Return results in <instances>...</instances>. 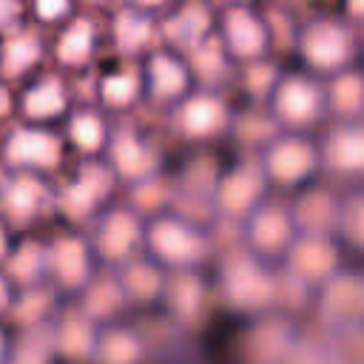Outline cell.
I'll return each instance as SVG.
<instances>
[{"mask_svg":"<svg viewBox=\"0 0 364 364\" xmlns=\"http://www.w3.org/2000/svg\"><path fill=\"white\" fill-rule=\"evenodd\" d=\"M299 236L290 205L282 199H262L245 219H242V239L245 250L262 262L282 259L293 239Z\"/></svg>","mask_w":364,"mask_h":364,"instance_id":"8","label":"cell"},{"mask_svg":"<svg viewBox=\"0 0 364 364\" xmlns=\"http://www.w3.org/2000/svg\"><path fill=\"white\" fill-rule=\"evenodd\" d=\"M54 193L46 185V176L37 173H11L0 185V219L11 225H31L51 205Z\"/></svg>","mask_w":364,"mask_h":364,"instance_id":"21","label":"cell"},{"mask_svg":"<svg viewBox=\"0 0 364 364\" xmlns=\"http://www.w3.org/2000/svg\"><path fill=\"white\" fill-rule=\"evenodd\" d=\"M213 40L228 63L256 65L273 48V28L250 0H233L216 6Z\"/></svg>","mask_w":364,"mask_h":364,"instance_id":"3","label":"cell"},{"mask_svg":"<svg viewBox=\"0 0 364 364\" xmlns=\"http://www.w3.org/2000/svg\"><path fill=\"white\" fill-rule=\"evenodd\" d=\"M65 142L60 134L43 125L20 122L6 136H0V162L11 173H37L46 176L63 165Z\"/></svg>","mask_w":364,"mask_h":364,"instance_id":"7","label":"cell"},{"mask_svg":"<svg viewBox=\"0 0 364 364\" xmlns=\"http://www.w3.org/2000/svg\"><path fill=\"white\" fill-rule=\"evenodd\" d=\"M282 259H284V276L299 282L304 290H316L324 279H330L341 267L338 242L333 236H318V233H299Z\"/></svg>","mask_w":364,"mask_h":364,"instance_id":"15","label":"cell"},{"mask_svg":"<svg viewBox=\"0 0 364 364\" xmlns=\"http://www.w3.org/2000/svg\"><path fill=\"white\" fill-rule=\"evenodd\" d=\"M142 247L145 256L154 259L168 273L196 270L210 253V242L202 225L176 210L154 213L142 225Z\"/></svg>","mask_w":364,"mask_h":364,"instance_id":"2","label":"cell"},{"mask_svg":"<svg viewBox=\"0 0 364 364\" xmlns=\"http://www.w3.org/2000/svg\"><path fill=\"white\" fill-rule=\"evenodd\" d=\"M11 108H14V97H11V91L6 88V82H0V117H6Z\"/></svg>","mask_w":364,"mask_h":364,"instance_id":"47","label":"cell"},{"mask_svg":"<svg viewBox=\"0 0 364 364\" xmlns=\"http://www.w3.org/2000/svg\"><path fill=\"white\" fill-rule=\"evenodd\" d=\"M14 111L26 125H54L71 111L68 85L57 74H31L14 97Z\"/></svg>","mask_w":364,"mask_h":364,"instance_id":"19","label":"cell"},{"mask_svg":"<svg viewBox=\"0 0 364 364\" xmlns=\"http://www.w3.org/2000/svg\"><path fill=\"white\" fill-rule=\"evenodd\" d=\"M338 196H333L324 188H310L304 191L293 205V222L299 233H318V236H333L336 216H338Z\"/></svg>","mask_w":364,"mask_h":364,"instance_id":"28","label":"cell"},{"mask_svg":"<svg viewBox=\"0 0 364 364\" xmlns=\"http://www.w3.org/2000/svg\"><path fill=\"white\" fill-rule=\"evenodd\" d=\"M276 273L247 250H236L222 264V296L242 313H264L276 304Z\"/></svg>","mask_w":364,"mask_h":364,"instance_id":"6","label":"cell"},{"mask_svg":"<svg viewBox=\"0 0 364 364\" xmlns=\"http://www.w3.org/2000/svg\"><path fill=\"white\" fill-rule=\"evenodd\" d=\"M94 276L91 242L80 233H63L46 245V282L57 290L80 293Z\"/></svg>","mask_w":364,"mask_h":364,"instance_id":"16","label":"cell"},{"mask_svg":"<svg viewBox=\"0 0 364 364\" xmlns=\"http://www.w3.org/2000/svg\"><path fill=\"white\" fill-rule=\"evenodd\" d=\"M293 344L296 341L290 336V327L279 321V316H273V321H262L250 336V358L256 364H279Z\"/></svg>","mask_w":364,"mask_h":364,"instance_id":"35","label":"cell"},{"mask_svg":"<svg viewBox=\"0 0 364 364\" xmlns=\"http://www.w3.org/2000/svg\"><path fill=\"white\" fill-rule=\"evenodd\" d=\"M54 353H51V341H48V330L46 338H34L23 347H11L9 364H51Z\"/></svg>","mask_w":364,"mask_h":364,"instance_id":"39","label":"cell"},{"mask_svg":"<svg viewBox=\"0 0 364 364\" xmlns=\"http://www.w3.org/2000/svg\"><path fill=\"white\" fill-rule=\"evenodd\" d=\"M142 225H145V219L139 216L136 208L108 205L97 216L94 236L88 239L94 256H100L108 264H122V262L134 259L142 247Z\"/></svg>","mask_w":364,"mask_h":364,"instance_id":"13","label":"cell"},{"mask_svg":"<svg viewBox=\"0 0 364 364\" xmlns=\"http://www.w3.org/2000/svg\"><path fill=\"white\" fill-rule=\"evenodd\" d=\"M108 37L114 43V48L128 57V60H139L145 51H151L156 46V17L134 9L128 3H122L114 14H111V26H108Z\"/></svg>","mask_w":364,"mask_h":364,"instance_id":"24","label":"cell"},{"mask_svg":"<svg viewBox=\"0 0 364 364\" xmlns=\"http://www.w3.org/2000/svg\"><path fill=\"white\" fill-rule=\"evenodd\" d=\"M139 82H142V100H151L156 105H176L188 91H193L196 80L188 65V57L179 51H171L165 46H154L139 57Z\"/></svg>","mask_w":364,"mask_h":364,"instance_id":"9","label":"cell"},{"mask_svg":"<svg viewBox=\"0 0 364 364\" xmlns=\"http://www.w3.org/2000/svg\"><path fill=\"white\" fill-rule=\"evenodd\" d=\"M26 17H31L43 28H60L65 20L77 14V0H23Z\"/></svg>","mask_w":364,"mask_h":364,"instance_id":"37","label":"cell"},{"mask_svg":"<svg viewBox=\"0 0 364 364\" xmlns=\"http://www.w3.org/2000/svg\"><path fill=\"white\" fill-rule=\"evenodd\" d=\"M128 6H134V9H142V11H148V14H154V17H159L162 11H168L176 0H125Z\"/></svg>","mask_w":364,"mask_h":364,"instance_id":"43","label":"cell"},{"mask_svg":"<svg viewBox=\"0 0 364 364\" xmlns=\"http://www.w3.org/2000/svg\"><path fill=\"white\" fill-rule=\"evenodd\" d=\"M316 310L333 330L361 324L364 316V282L355 270L338 267L330 279L316 287Z\"/></svg>","mask_w":364,"mask_h":364,"instance_id":"18","label":"cell"},{"mask_svg":"<svg viewBox=\"0 0 364 364\" xmlns=\"http://www.w3.org/2000/svg\"><path fill=\"white\" fill-rule=\"evenodd\" d=\"M97 48H100V28L88 14L80 11L71 20H65L60 28H54V40L48 43V51L54 54L57 65L71 71L91 65Z\"/></svg>","mask_w":364,"mask_h":364,"instance_id":"22","label":"cell"},{"mask_svg":"<svg viewBox=\"0 0 364 364\" xmlns=\"http://www.w3.org/2000/svg\"><path fill=\"white\" fill-rule=\"evenodd\" d=\"M145 341L128 324H102L97 327L91 364H142Z\"/></svg>","mask_w":364,"mask_h":364,"instance_id":"27","label":"cell"},{"mask_svg":"<svg viewBox=\"0 0 364 364\" xmlns=\"http://www.w3.org/2000/svg\"><path fill=\"white\" fill-rule=\"evenodd\" d=\"M94 338H97V324L88 321L80 307L63 310L48 321V341L51 353L71 361V364H91L94 353Z\"/></svg>","mask_w":364,"mask_h":364,"instance_id":"23","label":"cell"},{"mask_svg":"<svg viewBox=\"0 0 364 364\" xmlns=\"http://www.w3.org/2000/svg\"><path fill=\"white\" fill-rule=\"evenodd\" d=\"M111 131L114 128L100 108H74L65 114V139L85 156L105 154Z\"/></svg>","mask_w":364,"mask_h":364,"instance_id":"29","label":"cell"},{"mask_svg":"<svg viewBox=\"0 0 364 364\" xmlns=\"http://www.w3.org/2000/svg\"><path fill=\"white\" fill-rule=\"evenodd\" d=\"M173 128L193 142H208L222 136L225 131H230L233 125V114L225 102L222 94H216L213 88H193L188 91L176 105H173Z\"/></svg>","mask_w":364,"mask_h":364,"instance_id":"12","label":"cell"},{"mask_svg":"<svg viewBox=\"0 0 364 364\" xmlns=\"http://www.w3.org/2000/svg\"><path fill=\"white\" fill-rule=\"evenodd\" d=\"M256 162L267 185H276V188H304L321 168L318 145L307 134H299V131L273 134L264 142L262 156Z\"/></svg>","mask_w":364,"mask_h":364,"instance_id":"5","label":"cell"},{"mask_svg":"<svg viewBox=\"0 0 364 364\" xmlns=\"http://www.w3.org/2000/svg\"><path fill=\"white\" fill-rule=\"evenodd\" d=\"M165 279H168V270L159 267L148 256H134V259L122 262L119 273H117V282L122 287L125 301H136V304L159 301L162 290H165Z\"/></svg>","mask_w":364,"mask_h":364,"instance_id":"26","label":"cell"},{"mask_svg":"<svg viewBox=\"0 0 364 364\" xmlns=\"http://www.w3.org/2000/svg\"><path fill=\"white\" fill-rule=\"evenodd\" d=\"M279 364H330V361H327V355H324V353H318V350L304 347V344H299V341H296Z\"/></svg>","mask_w":364,"mask_h":364,"instance_id":"41","label":"cell"},{"mask_svg":"<svg viewBox=\"0 0 364 364\" xmlns=\"http://www.w3.org/2000/svg\"><path fill=\"white\" fill-rule=\"evenodd\" d=\"M213 14L210 0H176L156 17V37H162L165 48L188 57L213 40Z\"/></svg>","mask_w":364,"mask_h":364,"instance_id":"11","label":"cell"},{"mask_svg":"<svg viewBox=\"0 0 364 364\" xmlns=\"http://www.w3.org/2000/svg\"><path fill=\"white\" fill-rule=\"evenodd\" d=\"M267 119L284 131L307 134L324 114V85L318 77L307 71H284L273 74L264 91Z\"/></svg>","mask_w":364,"mask_h":364,"instance_id":"4","label":"cell"},{"mask_svg":"<svg viewBox=\"0 0 364 364\" xmlns=\"http://www.w3.org/2000/svg\"><path fill=\"white\" fill-rule=\"evenodd\" d=\"M11 336L6 333V327L0 324V364H9V355H11Z\"/></svg>","mask_w":364,"mask_h":364,"instance_id":"46","label":"cell"},{"mask_svg":"<svg viewBox=\"0 0 364 364\" xmlns=\"http://www.w3.org/2000/svg\"><path fill=\"white\" fill-rule=\"evenodd\" d=\"M46 51H48V43L37 31H28V28L0 37V77L28 80L31 74H37Z\"/></svg>","mask_w":364,"mask_h":364,"instance_id":"25","label":"cell"},{"mask_svg":"<svg viewBox=\"0 0 364 364\" xmlns=\"http://www.w3.org/2000/svg\"><path fill=\"white\" fill-rule=\"evenodd\" d=\"M97 100L105 111H131L142 100L136 68H114L97 80Z\"/></svg>","mask_w":364,"mask_h":364,"instance_id":"34","label":"cell"},{"mask_svg":"<svg viewBox=\"0 0 364 364\" xmlns=\"http://www.w3.org/2000/svg\"><path fill=\"white\" fill-rule=\"evenodd\" d=\"M324 85V108L336 119H361V105H364V82L358 65H350L327 80Z\"/></svg>","mask_w":364,"mask_h":364,"instance_id":"32","label":"cell"},{"mask_svg":"<svg viewBox=\"0 0 364 364\" xmlns=\"http://www.w3.org/2000/svg\"><path fill=\"white\" fill-rule=\"evenodd\" d=\"M361 196L353 193L347 199L338 202V216H336V228H333V239L338 236L341 245H350L353 250L361 247Z\"/></svg>","mask_w":364,"mask_h":364,"instance_id":"36","label":"cell"},{"mask_svg":"<svg viewBox=\"0 0 364 364\" xmlns=\"http://www.w3.org/2000/svg\"><path fill=\"white\" fill-rule=\"evenodd\" d=\"M77 3H85V6H94V9H108L114 0H77Z\"/></svg>","mask_w":364,"mask_h":364,"instance_id":"48","label":"cell"},{"mask_svg":"<svg viewBox=\"0 0 364 364\" xmlns=\"http://www.w3.org/2000/svg\"><path fill=\"white\" fill-rule=\"evenodd\" d=\"M330 364H364L361 355V324L333 330V344L324 353Z\"/></svg>","mask_w":364,"mask_h":364,"instance_id":"38","label":"cell"},{"mask_svg":"<svg viewBox=\"0 0 364 364\" xmlns=\"http://www.w3.org/2000/svg\"><path fill=\"white\" fill-rule=\"evenodd\" d=\"M105 165L117 182L142 185L156 176L159 154L136 128H114L105 145Z\"/></svg>","mask_w":364,"mask_h":364,"instance_id":"17","label":"cell"},{"mask_svg":"<svg viewBox=\"0 0 364 364\" xmlns=\"http://www.w3.org/2000/svg\"><path fill=\"white\" fill-rule=\"evenodd\" d=\"M267 196V179L259 168V162L245 159L222 171L210 185V205L222 216L245 219L262 199Z\"/></svg>","mask_w":364,"mask_h":364,"instance_id":"14","label":"cell"},{"mask_svg":"<svg viewBox=\"0 0 364 364\" xmlns=\"http://www.w3.org/2000/svg\"><path fill=\"white\" fill-rule=\"evenodd\" d=\"M11 245H14V239H11V228L0 219V264H3V259H6V253L11 250Z\"/></svg>","mask_w":364,"mask_h":364,"instance_id":"45","label":"cell"},{"mask_svg":"<svg viewBox=\"0 0 364 364\" xmlns=\"http://www.w3.org/2000/svg\"><path fill=\"white\" fill-rule=\"evenodd\" d=\"M114 185L117 179L111 168L100 159H91L80 165L77 173L54 193V202L71 222H88V219H97L108 208Z\"/></svg>","mask_w":364,"mask_h":364,"instance_id":"10","label":"cell"},{"mask_svg":"<svg viewBox=\"0 0 364 364\" xmlns=\"http://www.w3.org/2000/svg\"><path fill=\"white\" fill-rule=\"evenodd\" d=\"M318 145V165L336 176L355 179L364 171V128L361 119H338Z\"/></svg>","mask_w":364,"mask_h":364,"instance_id":"20","label":"cell"},{"mask_svg":"<svg viewBox=\"0 0 364 364\" xmlns=\"http://www.w3.org/2000/svg\"><path fill=\"white\" fill-rule=\"evenodd\" d=\"M14 296H17L14 284H11V282H9V276L0 270V316H6V313L11 310V304H14Z\"/></svg>","mask_w":364,"mask_h":364,"instance_id":"42","label":"cell"},{"mask_svg":"<svg viewBox=\"0 0 364 364\" xmlns=\"http://www.w3.org/2000/svg\"><path fill=\"white\" fill-rule=\"evenodd\" d=\"M0 270L9 276L14 290L40 287L46 282V245L37 242V239L14 242L11 250L6 253Z\"/></svg>","mask_w":364,"mask_h":364,"instance_id":"31","label":"cell"},{"mask_svg":"<svg viewBox=\"0 0 364 364\" xmlns=\"http://www.w3.org/2000/svg\"><path fill=\"white\" fill-rule=\"evenodd\" d=\"M125 304L128 301L122 296V287L117 282V273L114 276H97L94 273L88 279V284L80 290V304L77 307H80V313L88 321H94L97 327H102V324H111Z\"/></svg>","mask_w":364,"mask_h":364,"instance_id":"30","label":"cell"},{"mask_svg":"<svg viewBox=\"0 0 364 364\" xmlns=\"http://www.w3.org/2000/svg\"><path fill=\"white\" fill-rule=\"evenodd\" d=\"M199 270H173L168 273L165 279V290H162V299L168 301L171 313L179 318V321H193L202 310V301H205V284L202 279L196 276Z\"/></svg>","mask_w":364,"mask_h":364,"instance_id":"33","label":"cell"},{"mask_svg":"<svg viewBox=\"0 0 364 364\" xmlns=\"http://www.w3.org/2000/svg\"><path fill=\"white\" fill-rule=\"evenodd\" d=\"M26 28V3L23 0H0V37Z\"/></svg>","mask_w":364,"mask_h":364,"instance_id":"40","label":"cell"},{"mask_svg":"<svg viewBox=\"0 0 364 364\" xmlns=\"http://www.w3.org/2000/svg\"><path fill=\"white\" fill-rule=\"evenodd\" d=\"M296 57L307 74L327 80L350 65H358V34L341 14H313L293 34Z\"/></svg>","mask_w":364,"mask_h":364,"instance_id":"1","label":"cell"},{"mask_svg":"<svg viewBox=\"0 0 364 364\" xmlns=\"http://www.w3.org/2000/svg\"><path fill=\"white\" fill-rule=\"evenodd\" d=\"M341 17L355 26L361 17V0H341Z\"/></svg>","mask_w":364,"mask_h":364,"instance_id":"44","label":"cell"}]
</instances>
